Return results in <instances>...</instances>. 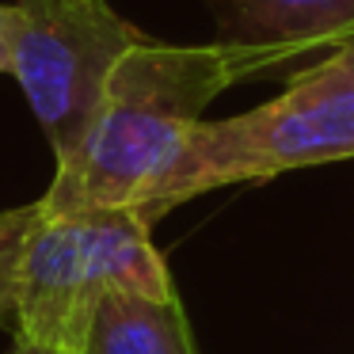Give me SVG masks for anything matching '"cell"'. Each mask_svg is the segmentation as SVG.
<instances>
[{"label": "cell", "mask_w": 354, "mask_h": 354, "mask_svg": "<svg viewBox=\"0 0 354 354\" xmlns=\"http://www.w3.org/2000/svg\"><path fill=\"white\" fill-rule=\"evenodd\" d=\"M16 31H19L16 4H0V73H12V57H16Z\"/></svg>", "instance_id": "ba28073f"}, {"label": "cell", "mask_w": 354, "mask_h": 354, "mask_svg": "<svg viewBox=\"0 0 354 354\" xmlns=\"http://www.w3.org/2000/svg\"><path fill=\"white\" fill-rule=\"evenodd\" d=\"M111 290H176L153 244V225L133 209L46 214L39 206L19 252L16 335L77 354L92 308Z\"/></svg>", "instance_id": "3957f363"}, {"label": "cell", "mask_w": 354, "mask_h": 354, "mask_svg": "<svg viewBox=\"0 0 354 354\" xmlns=\"http://www.w3.org/2000/svg\"><path fill=\"white\" fill-rule=\"evenodd\" d=\"M12 354H57V351H50V346H39V343H27V339L16 335V346H12Z\"/></svg>", "instance_id": "9c48e42d"}, {"label": "cell", "mask_w": 354, "mask_h": 354, "mask_svg": "<svg viewBox=\"0 0 354 354\" xmlns=\"http://www.w3.org/2000/svg\"><path fill=\"white\" fill-rule=\"evenodd\" d=\"M354 160V39L286 73L274 100L232 118H202L183 141L156 217L217 187Z\"/></svg>", "instance_id": "7a4b0ae2"}, {"label": "cell", "mask_w": 354, "mask_h": 354, "mask_svg": "<svg viewBox=\"0 0 354 354\" xmlns=\"http://www.w3.org/2000/svg\"><path fill=\"white\" fill-rule=\"evenodd\" d=\"M77 354H198L179 293L111 290L92 308Z\"/></svg>", "instance_id": "8992f818"}, {"label": "cell", "mask_w": 354, "mask_h": 354, "mask_svg": "<svg viewBox=\"0 0 354 354\" xmlns=\"http://www.w3.org/2000/svg\"><path fill=\"white\" fill-rule=\"evenodd\" d=\"M255 77H274L267 46L232 39L168 46L141 39L107 73L84 138L57 160L39 206L46 214L133 209L156 225L160 191L202 111L232 84Z\"/></svg>", "instance_id": "6da1fadb"}, {"label": "cell", "mask_w": 354, "mask_h": 354, "mask_svg": "<svg viewBox=\"0 0 354 354\" xmlns=\"http://www.w3.org/2000/svg\"><path fill=\"white\" fill-rule=\"evenodd\" d=\"M351 39H354V35H351ZM351 39H346V42H351Z\"/></svg>", "instance_id": "30bf717a"}, {"label": "cell", "mask_w": 354, "mask_h": 354, "mask_svg": "<svg viewBox=\"0 0 354 354\" xmlns=\"http://www.w3.org/2000/svg\"><path fill=\"white\" fill-rule=\"evenodd\" d=\"M19 31L12 77L27 95L54 160L80 145L107 73L141 35L107 0H16Z\"/></svg>", "instance_id": "277c9868"}, {"label": "cell", "mask_w": 354, "mask_h": 354, "mask_svg": "<svg viewBox=\"0 0 354 354\" xmlns=\"http://www.w3.org/2000/svg\"><path fill=\"white\" fill-rule=\"evenodd\" d=\"M39 202H27L16 209H0V328H16V274L24 236L31 229Z\"/></svg>", "instance_id": "52a82bcc"}, {"label": "cell", "mask_w": 354, "mask_h": 354, "mask_svg": "<svg viewBox=\"0 0 354 354\" xmlns=\"http://www.w3.org/2000/svg\"><path fill=\"white\" fill-rule=\"evenodd\" d=\"M351 35L354 0H232L221 39L267 46L274 73H293Z\"/></svg>", "instance_id": "5b68a950"}]
</instances>
